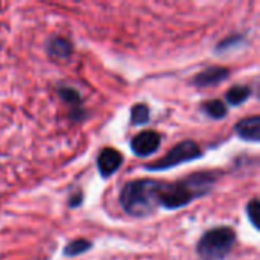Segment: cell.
<instances>
[{"label": "cell", "instance_id": "3", "mask_svg": "<svg viewBox=\"0 0 260 260\" xmlns=\"http://www.w3.org/2000/svg\"><path fill=\"white\" fill-rule=\"evenodd\" d=\"M236 244V233L232 227H215L207 230L197 244V254L201 260H224Z\"/></svg>", "mask_w": 260, "mask_h": 260}, {"label": "cell", "instance_id": "1", "mask_svg": "<svg viewBox=\"0 0 260 260\" xmlns=\"http://www.w3.org/2000/svg\"><path fill=\"white\" fill-rule=\"evenodd\" d=\"M219 172L204 171L190 174L175 183L157 181L155 183V203L157 207L177 210L189 206L198 198L206 197L219 178Z\"/></svg>", "mask_w": 260, "mask_h": 260}, {"label": "cell", "instance_id": "14", "mask_svg": "<svg viewBox=\"0 0 260 260\" xmlns=\"http://www.w3.org/2000/svg\"><path fill=\"white\" fill-rule=\"evenodd\" d=\"M149 116H151V111H149V107L146 104H136L131 108V122L134 126L148 123Z\"/></svg>", "mask_w": 260, "mask_h": 260}, {"label": "cell", "instance_id": "10", "mask_svg": "<svg viewBox=\"0 0 260 260\" xmlns=\"http://www.w3.org/2000/svg\"><path fill=\"white\" fill-rule=\"evenodd\" d=\"M47 53L55 59H69L73 52V44L69 38L64 37H50L46 44Z\"/></svg>", "mask_w": 260, "mask_h": 260}, {"label": "cell", "instance_id": "12", "mask_svg": "<svg viewBox=\"0 0 260 260\" xmlns=\"http://www.w3.org/2000/svg\"><path fill=\"white\" fill-rule=\"evenodd\" d=\"M91 247H93V244H91L88 239H84V238L73 239V241H70V242L64 247L62 254H64L66 257H78V256L87 253Z\"/></svg>", "mask_w": 260, "mask_h": 260}, {"label": "cell", "instance_id": "8", "mask_svg": "<svg viewBox=\"0 0 260 260\" xmlns=\"http://www.w3.org/2000/svg\"><path fill=\"white\" fill-rule=\"evenodd\" d=\"M235 133L238 134L239 139L251 143H259L260 142V117L259 116H251L241 119L235 125Z\"/></svg>", "mask_w": 260, "mask_h": 260}, {"label": "cell", "instance_id": "9", "mask_svg": "<svg viewBox=\"0 0 260 260\" xmlns=\"http://www.w3.org/2000/svg\"><path fill=\"white\" fill-rule=\"evenodd\" d=\"M58 93H59L61 99L72 108L70 117H72L73 120H78V122H79L81 119H84V117L87 116V114L84 113L82 107H81L82 99H81V94H79V91H78L76 88L69 87V85H62V87H59Z\"/></svg>", "mask_w": 260, "mask_h": 260}, {"label": "cell", "instance_id": "11", "mask_svg": "<svg viewBox=\"0 0 260 260\" xmlns=\"http://www.w3.org/2000/svg\"><path fill=\"white\" fill-rule=\"evenodd\" d=\"M253 90L250 85H235L232 88L227 90L225 93V101L233 105V107H238V105H242L244 102H247L251 96Z\"/></svg>", "mask_w": 260, "mask_h": 260}, {"label": "cell", "instance_id": "6", "mask_svg": "<svg viewBox=\"0 0 260 260\" xmlns=\"http://www.w3.org/2000/svg\"><path fill=\"white\" fill-rule=\"evenodd\" d=\"M123 165V155L114 148H104L96 158V166L102 178L113 177Z\"/></svg>", "mask_w": 260, "mask_h": 260}, {"label": "cell", "instance_id": "17", "mask_svg": "<svg viewBox=\"0 0 260 260\" xmlns=\"http://www.w3.org/2000/svg\"><path fill=\"white\" fill-rule=\"evenodd\" d=\"M82 201H84L82 192H76V193H73V195L70 197V200H69V207H70V209H76V207H79V206L82 204Z\"/></svg>", "mask_w": 260, "mask_h": 260}, {"label": "cell", "instance_id": "7", "mask_svg": "<svg viewBox=\"0 0 260 260\" xmlns=\"http://www.w3.org/2000/svg\"><path fill=\"white\" fill-rule=\"evenodd\" d=\"M230 75V70L227 67L222 66H212L207 67L204 70H201L200 73H197L192 79L193 85L206 88V87H215L218 84H221L222 81H225Z\"/></svg>", "mask_w": 260, "mask_h": 260}, {"label": "cell", "instance_id": "13", "mask_svg": "<svg viewBox=\"0 0 260 260\" xmlns=\"http://www.w3.org/2000/svg\"><path fill=\"white\" fill-rule=\"evenodd\" d=\"M203 111L215 119V120H219V119H224L227 116V107L225 104L221 101V99H212V101H207L204 105H203Z\"/></svg>", "mask_w": 260, "mask_h": 260}, {"label": "cell", "instance_id": "4", "mask_svg": "<svg viewBox=\"0 0 260 260\" xmlns=\"http://www.w3.org/2000/svg\"><path fill=\"white\" fill-rule=\"evenodd\" d=\"M201 157H203V151H201V148H200V145L197 142L183 140V142L177 143L161 160H158L155 163H148L143 168L146 171H152V172L169 171V169L177 168L180 165L195 161V160H198Z\"/></svg>", "mask_w": 260, "mask_h": 260}, {"label": "cell", "instance_id": "15", "mask_svg": "<svg viewBox=\"0 0 260 260\" xmlns=\"http://www.w3.org/2000/svg\"><path fill=\"white\" fill-rule=\"evenodd\" d=\"M259 209V200H257V198H253V200L247 204V216H248L251 225L254 227V230H260Z\"/></svg>", "mask_w": 260, "mask_h": 260}, {"label": "cell", "instance_id": "16", "mask_svg": "<svg viewBox=\"0 0 260 260\" xmlns=\"http://www.w3.org/2000/svg\"><path fill=\"white\" fill-rule=\"evenodd\" d=\"M242 41V37L241 35H233L227 40H222L218 46H216V52L218 53H222V52H227L230 49H233L235 46H238V43Z\"/></svg>", "mask_w": 260, "mask_h": 260}, {"label": "cell", "instance_id": "2", "mask_svg": "<svg viewBox=\"0 0 260 260\" xmlns=\"http://www.w3.org/2000/svg\"><path fill=\"white\" fill-rule=\"evenodd\" d=\"M155 183L157 180L142 178L128 181L119 195L123 212L133 218H146L155 212Z\"/></svg>", "mask_w": 260, "mask_h": 260}, {"label": "cell", "instance_id": "5", "mask_svg": "<svg viewBox=\"0 0 260 260\" xmlns=\"http://www.w3.org/2000/svg\"><path fill=\"white\" fill-rule=\"evenodd\" d=\"M161 145V136L157 131H142L131 140V151L136 157L146 158L158 151Z\"/></svg>", "mask_w": 260, "mask_h": 260}]
</instances>
